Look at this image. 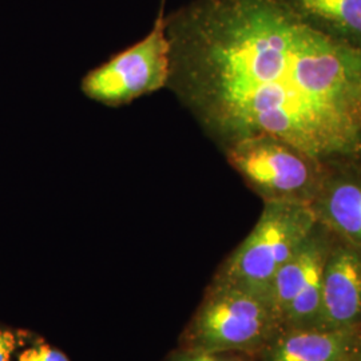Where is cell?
<instances>
[{
  "label": "cell",
  "mask_w": 361,
  "mask_h": 361,
  "mask_svg": "<svg viewBox=\"0 0 361 361\" xmlns=\"http://www.w3.org/2000/svg\"><path fill=\"white\" fill-rule=\"evenodd\" d=\"M316 224L310 205L264 202L257 224L224 261L213 281L237 286L271 304V284L277 271Z\"/></svg>",
  "instance_id": "3"
},
{
  "label": "cell",
  "mask_w": 361,
  "mask_h": 361,
  "mask_svg": "<svg viewBox=\"0 0 361 361\" xmlns=\"http://www.w3.org/2000/svg\"><path fill=\"white\" fill-rule=\"evenodd\" d=\"M232 168L264 202L310 205L325 166L295 146L273 137H255L225 149Z\"/></svg>",
  "instance_id": "4"
},
{
  "label": "cell",
  "mask_w": 361,
  "mask_h": 361,
  "mask_svg": "<svg viewBox=\"0 0 361 361\" xmlns=\"http://www.w3.org/2000/svg\"><path fill=\"white\" fill-rule=\"evenodd\" d=\"M27 336L26 332L0 325V361H11L15 350L26 343Z\"/></svg>",
  "instance_id": "11"
},
{
  "label": "cell",
  "mask_w": 361,
  "mask_h": 361,
  "mask_svg": "<svg viewBox=\"0 0 361 361\" xmlns=\"http://www.w3.org/2000/svg\"><path fill=\"white\" fill-rule=\"evenodd\" d=\"M168 32L178 90L224 150L267 135L361 162V49L286 0H194Z\"/></svg>",
  "instance_id": "1"
},
{
  "label": "cell",
  "mask_w": 361,
  "mask_h": 361,
  "mask_svg": "<svg viewBox=\"0 0 361 361\" xmlns=\"http://www.w3.org/2000/svg\"><path fill=\"white\" fill-rule=\"evenodd\" d=\"M317 329H361V253L337 238L324 267Z\"/></svg>",
  "instance_id": "7"
},
{
  "label": "cell",
  "mask_w": 361,
  "mask_h": 361,
  "mask_svg": "<svg viewBox=\"0 0 361 361\" xmlns=\"http://www.w3.org/2000/svg\"><path fill=\"white\" fill-rule=\"evenodd\" d=\"M355 361H361V353L357 356V357H356V359H355Z\"/></svg>",
  "instance_id": "13"
},
{
  "label": "cell",
  "mask_w": 361,
  "mask_h": 361,
  "mask_svg": "<svg viewBox=\"0 0 361 361\" xmlns=\"http://www.w3.org/2000/svg\"><path fill=\"white\" fill-rule=\"evenodd\" d=\"M325 32L361 49V0H286Z\"/></svg>",
  "instance_id": "9"
},
{
  "label": "cell",
  "mask_w": 361,
  "mask_h": 361,
  "mask_svg": "<svg viewBox=\"0 0 361 361\" xmlns=\"http://www.w3.org/2000/svg\"><path fill=\"white\" fill-rule=\"evenodd\" d=\"M18 361H70L65 353L54 348L43 340H37L31 347L25 349Z\"/></svg>",
  "instance_id": "10"
},
{
  "label": "cell",
  "mask_w": 361,
  "mask_h": 361,
  "mask_svg": "<svg viewBox=\"0 0 361 361\" xmlns=\"http://www.w3.org/2000/svg\"><path fill=\"white\" fill-rule=\"evenodd\" d=\"M174 361H204V353H195L182 349V352L174 357Z\"/></svg>",
  "instance_id": "12"
},
{
  "label": "cell",
  "mask_w": 361,
  "mask_h": 361,
  "mask_svg": "<svg viewBox=\"0 0 361 361\" xmlns=\"http://www.w3.org/2000/svg\"><path fill=\"white\" fill-rule=\"evenodd\" d=\"M310 207L335 238L361 253V162L326 165Z\"/></svg>",
  "instance_id": "6"
},
{
  "label": "cell",
  "mask_w": 361,
  "mask_h": 361,
  "mask_svg": "<svg viewBox=\"0 0 361 361\" xmlns=\"http://www.w3.org/2000/svg\"><path fill=\"white\" fill-rule=\"evenodd\" d=\"M171 75V42L162 11L150 34L85 78L82 89L98 102L126 104L162 89Z\"/></svg>",
  "instance_id": "5"
},
{
  "label": "cell",
  "mask_w": 361,
  "mask_h": 361,
  "mask_svg": "<svg viewBox=\"0 0 361 361\" xmlns=\"http://www.w3.org/2000/svg\"><path fill=\"white\" fill-rule=\"evenodd\" d=\"M361 353V329H283L259 353L262 361H355Z\"/></svg>",
  "instance_id": "8"
},
{
  "label": "cell",
  "mask_w": 361,
  "mask_h": 361,
  "mask_svg": "<svg viewBox=\"0 0 361 361\" xmlns=\"http://www.w3.org/2000/svg\"><path fill=\"white\" fill-rule=\"evenodd\" d=\"M283 331L269 301L233 285L213 281L182 337L195 353L258 355Z\"/></svg>",
  "instance_id": "2"
}]
</instances>
